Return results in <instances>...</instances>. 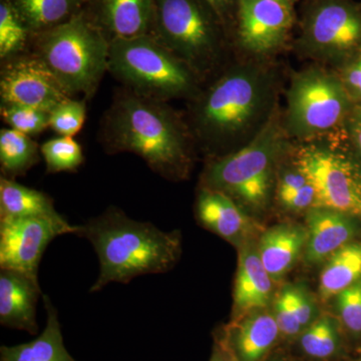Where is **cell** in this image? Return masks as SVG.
Here are the masks:
<instances>
[{"instance_id":"1","label":"cell","mask_w":361,"mask_h":361,"mask_svg":"<svg viewBox=\"0 0 361 361\" xmlns=\"http://www.w3.org/2000/svg\"><path fill=\"white\" fill-rule=\"evenodd\" d=\"M278 94V73L269 63L251 58L240 61L195 97L192 134L209 148L233 153L269 123L279 109Z\"/></svg>"},{"instance_id":"2","label":"cell","mask_w":361,"mask_h":361,"mask_svg":"<svg viewBox=\"0 0 361 361\" xmlns=\"http://www.w3.org/2000/svg\"><path fill=\"white\" fill-rule=\"evenodd\" d=\"M77 235L89 240L99 258V277L90 292L103 290L113 282L129 283L142 275L168 272L182 249L179 232L130 219L116 207L80 225Z\"/></svg>"},{"instance_id":"3","label":"cell","mask_w":361,"mask_h":361,"mask_svg":"<svg viewBox=\"0 0 361 361\" xmlns=\"http://www.w3.org/2000/svg\"><path fill=\"white\" fill-rule=\"evenodd\" d=\"M193 134L163 102L135 94L118 97L104 127L109 152H129L169 179L183 178L191 163Z\"/></svg>"},{"instance_id":"4","label":"cell","mask_w":361,"mask_h":361,"mask_svg":"<svg viewBox=\"0 0 361 361\" xmlns=\"http://www.w3.org/2000/svg\"><path fill=\"white\" fill-rule=\"evenodd\" d=\"M289 141L278 109L248 145L209 163L202 187L223 192L251 208H263L269 201L278 164L290 152Z\"/></svg>"},{"instance_id":"5","label":"cell","mask_w":361,"mask_h":361,"mask_svg":"<svg viewBox=\"0 0 361 361\" xmlns=\"http://www.w3.org/2000/svg\"><path fill=\"white\" fill-rule=\"evenodd\" d=\"M37 37L42 59L68 96H90L109 71L110 39L84 11Z\"/></svg>"},{"instance_id":"6","label":"cell","mask_w":361,"mask_h":361,"mask_svg":"<svg viewBox=\"0 0 361 361\" xmlns=\"http://www.w3.org/2000/svg\"><path fill=\"white\" fill-rule=\"evenodd\" d=\"M353 106L336 71L314 65L292 73L282 127L303 142L341 132Z\"/></svg>"},{"instance_id":"7","label":"cell","mask_w":361,"mask_h":361,"mask_svg":"<svg viewBox=\"0 0 361 361\" xmlns=\"http://www.w3.org/2000/svg\"><path fill=\"white\" fill-rule=\"evenodd\" d=\"M109 71L135 94L156 101L200 92V78L152 35L111 40Z\"/></svg>"},{"instance_id":"8","label":"cell","mask_w":361,"mask_h":361,"mask_svg":"<svg viewBox=\"0 0 361 361\" xmlns=\"http://www.w3.org/2000/svg\"><path fill=\"white\" fill-rule=\"evenodd\" d=\"M224 30L204 0H155L152 35L200 80L220 65Z\"/></svg>"},{"instance_id":"9","label":"cell","mask_w":361,"mask_h":361,"mask_svg":"<svg viewBox=\"0 0 361 361\" xmlns=\"http://www.w3.org/2000/svg\"><path fill=\"white\" fill-rule=\"evenodd\" d=\"M296 49L317 65L341 68L361 51V4L351 0L311 1Z\"/></svg>"},{"instance_id":"10","label":"cell","mask_w":361,"mask_h":361,"mask_svg":"<svg viewBox=\"0 0 361 361\" xmlns=\"http://www.w3.org/2000/svg\"><path fill=\"white\" fill-rule=\"evenodd\" d=\"M336 142L334 134L301 142L294 161L314 188V207L361 219V172Z\"/></svg>"},{"instance_id":"11","label":"cell","mask_w":361,"mask_h":361,"mask_svg":"<svg viewBox=\"0 0 361 361\" xmlns=\"http://www.w3.org/2000/svg\"><path fill=\"white\" fill-rule=\"evenodd\" d=\"M235 20L240 49L249 58L267 61L284 49L295 16L277 0H238Z\"/></svg>"},{"instance_id":"12","label":"cell","mask_w":361,"mask_h":361,"mask_svg":"<svg viewBox=\"0 0 361 361\" xmlns=\"http://www.w3.org/2000/svg\"><path fill=\"white\" fill-rule=\"evenodd\" d=\"M80 226L65 219L9 218L0 219V268L37 276L40 259L52 240L78 234Z\"/></svg>"},{"instance_id":"13","label":"cell","mask_w":361,"mask_h":361,"mask_svg":"<svg viewBox=\"0 0 361 361\" xmlns=\"http://www.w3.org/2000/svg\"><path fill=\"white\" fill-rule=\"evenodd\" d=\"M0 96L2 104L32 106L47 113L71 97L37 56L14 59L2 68Z\"/></svg>"},{"instance_id":"14","label":"cell","mask_w":361,"mask_h":361,"mask_svg":"<svg viewBox=\"0 0 361 361\" xmlns=\"http://www.w3.org/2000/svg\"><path fill=\"white\" fill-rule=\"evenodd\" d=\"M42 295L39 278L20 271H0V323L11 329L39 331L37 307Z\"/></svg>"},{"instance_id":"15","label":"cell","mask_w":361,"mask_h":361,"mask_svg":"<svg viewBox=\"0 0 361 361\" xmlns=\"http://www.w3.org/2000/svg\"><path fill=\"white\" fill-rule=\"evenodd\" d=\"M356 218L322 207H312L306 214V242L304 257L310 264H319L342 247L351 243L357 233Z\"/></svg>"},{"instance_id":"16","label":"cell","mask_w":361,"mask_h":361,"mask_svg":"<svg viewBox=\"0 0 361 361\" xmlns=\"http://www.w3.org/2000/svg\"><path fill=\"white\" fill-rule=\"evenodd\" d=\"M92 20L111 40L153 35L155 0H92Z\"/></svg>"},{"instance_id":"17","label":"cell","mask_w":361,"mask_h":361,"mask_svg":"<svg viewBox=\"0 0 361 361\" xmlns=\"http://www.w3.org/2000/svg\"><path fill=\"white\" fill-rule=\"evenodd\" d=\"M196 216L206 229L231 243H242L253 229L250 218L236 201L210 188L202 187L199 191Z\"/></svg>"},{"instance_id":"18","label":"cell","mask_w":361,"mask_h":361,"mask_svg":"<svg viewBox=\"0 0 361 361\" xmlns=\"http://www.w3.org/2000/svg\"><path fill=\"white\" fill-rule=\"evenodd\" d=\"M273 281L261 261L258 246L243 244L235 280V312L249 314L264 310L272 297Z\"/></svg>"},{"instance_id":"19","label":"cell","mask_w":361,"mask_h":361,"mask_svg":"<svg viewBox=\"0 0 361 361\" xmlns=\"http://www.w3.org/2000/svg\"><path fill=\"white\" fill-rule=\"evenodd\" d=\"M281 336L274 313H249L223 337L238 361H261Z\"/></svg>"},{"instance_id":"20","label":"cell","mask_w":361,"mask_h":361,"mask_svg":"<svg viewBox=\"0 0 361 361\" xmlns=\"http://www.w3.org/2000/svg\"><path fill=\"white\" fill-rule=\"evenodd\" d=\"M307 242L306 227L281 224L267 230L261 237L258 252L265 269L274 281L295 265Z\"/></svg>"},{"instance_id":"21","label":"cell","mask_w":361,"mask_h":361,"mask_svg":"<svg viewBox=\"0 0 361 361\" xmlns=\"http://www.w3.org/2000/svg\"><path fill=\"white\" fill-rule=\"evenodd\" d=\"M47 325L35 341L16 346H2L0 361H77L63 344L58 311L49 296H44Z\"/></svg>"},{"instance_id":"22","label":"cell","mask_w":361,"mask_h":361,"mask_svg":"<svg viewBox=\"0 0 361 361\" xmlns=\"http://www.w3.org/2000/svg\"><path fill=\"white\" fill-rule=\"evenodd\" d=\"M9 218H63L54 201L37 190L18 184L13 179H0V219Z\"/></svg>"},{"instance_id":"23","label":"cell","mask_w":361,"mask_h":361,"mask_svg":"<svg viewBox=\"0 0 361 361\" xmlns=\"http://www.w3.org/2000/svg\"><path fill=\"white\" fill-rule=\"evenodd\" d=\"M360 279L361 242H351L325 262L320 274V296L323 300H329Z\"/></svg>"},{"instance_id":"24","label":"cell","mask_w":361,"mask_h":361,"mask_svg":"<svg viewBox=\"0 0 361 361\" xmlns=\"http://www.w3.org/2000/svg\"><path fill=\"white\" fill-rule=\"evenodd\" d=\"M32 35L70 20L89 0H8Z\"/></svg>"},{"instance_id":"25","label":"cell","mask_w":361,"mask_h":361,"mask_svg":"<svg viewBox=\"0 0 361 361\" xmlns=\"http://www.w3.org/2000/svg\"><path fill=\"white\" fill-rule=\"evenodd\" d=\"M40 149L30 135L13 129L0 130L2 177L23 176L39 161Z\"/></svg>"},{"instance_id":"26","label":"cell","mask_w":361,"mask_h":361,"mask_svg":"<svg viewBox=\"0 0 361 361\" xmlns=\"http://www.w3.org/2000/svg\"><path fill=\"white\" fill-rule=\"evenodd\" d=\"M299 343L306 355L325 360L336 355L341 343L338 325L331 316L324 315L311 323L299 336Z\"/></svg>"},{"instance_id":"27","label":"cell","mask_w":361,"mask_h":361,"mask_svg":"<svg viewBox=\"0 0 361 361\" xmlns=\"http://www.w3.org/2000/svg\"><path fill=\"white\" fill-rule=\"evenodd\" d=\"M47 173L75 172L85 161L82 147L73 137H54L40 146Z\"/></svg>"},{"instance_id":"28","label":"cell","mask_w":361,"mask_h":361,"mask_svg":"<svg viewBox=\"0 0 361 361\" xmlns=\"http://www.w3.org/2000/svg\"><path fill=\"white\" fill-rule=\"evenodd\" d=\"M32 35L8 0L0 2V58L7 59L23 51Z\"/></svg>"},{"instance_id":"29","label":"cell","mask_w":361,"mask_h":361,"mask_svg":"<svg viewBox=\"0 0 361 361\" xmlns=\"http://www.w3.org/2000/svg\"><path fill=\"white\" fill-rule=\"evenodd\" d=\"M1 116L11 129L30 135L49 128V113L20 104H1Z\"/></svg>"},{"instance_id":"30","label":"cell","mask_w":361,"mask_h":361,"mask_svg":"<svg viewBox=\"0 0 361 361\" xmlns=\"http://www.w3.org/2000/svg\"><path fill=\"white\" fill-rule=\"evenodd\" d=\"M85 114L84 102L68 97L49 113V128L63 137H73L82 130Z\"/></svg>"},{"instance_id":"31","label":"cell","mask_w":361,"mask_h":361,"mask_svg":"<svg viewBox=\"0 0 361 361\" xmlns=\"http://www.w3.org/2000/svg\"><path fill=\"white\" fill-rule=\"evenodd\" d=\"M336 297L339 318L348 331L361 334V279Z\"/></svg>"},{"instance_id":"32","label":"cell","mask_w":361,"mask_h":361,"mask_svg":"<svg viewBox=\"0 0 361 361\" xmlns=\"http://www.w3.org/2000/svg\"><path fill=\"white\" fill-rule=\"evenodd\" d=\"M274 316L276 318L280 334L284 337L300 336L303 331L299 320L295 304H294L292 286H285L275 301Z\"/></svg>"},{"instance_id":"33","label":"cell","mask_w":361,"mask_h":361,"mask_svg":"<svg viewBox=\"0 0 361 361\" xmlns=\"http://www.w3.org/2000/svg\"><path fill=\"white\" fill-rule=\"evenodd\" d=\"M334 71L338 73L353 106L361 109V51Z\"/></svg>"},{"instance_id":"34","label":"cell","mask_w":361,"mask_h":361,"mask_svg":"<svg viewBox=\"0 0 361 361\" xmlns=\"http://www.w3.org/2000/svg\"><path fill=\"white\" fill-rule=\"evenodd\" d=\"M276 196L280 205L292 212L308 211L314 207L315 204V190L311 183L295 191L276 195Z\"/></svg>"},{"instance_id":"35","label":"cell","mask_w":361,"mask_h":361,"mask_svg":"<svg viewBox=\"0 0 361 361\" xmlns=\"http://www.w3.org/2000/svg\"><path fill=\"white\" fill-rule=\"evenodd\" d=\"M292 291H293L294 304H295L297 313H298L299 320H300L303 329H307L311 323L316 320L314 303L308 295L307 292L301 287L292 286Z\"/></svg>"},{"instance_id":"36","label":"cell","mask_w":361,"mask_h":361,"mask_svg":"<svg viewBox=\"0 0 361 361\" xmlns=\"http://www.w3.org/2000/svg\"><path fill=\"white\" fill-rule=\"evenodd\" d=\"M342 134L348 137L356 153L361 159V109L353 108L350 111L343 128Z\"/></svg>"},{"instance_id":"37","label":"cell","mask_w":361,"mask_h":361,"mask_svg":"<svg viewBox=\"0 0 361 361\" xmlns=\"http://www.w3.org/2000/svg\"><path fill=\"white\" fill-rule=\"evenodd\" d=\"M214 13L219 18L225 27L232 25L236 18L237 1L238 0H204Z\"/></svg>"},{"instance_id":"38","label":"cell","mask_w":361,"mask_h":361,"mask_svg":"<svg viewBox=\"0 0 361 361\" xmlns=\"http://www.w3.org/2000/svg\"><path fill=\"white\" fill-rule=\"evenodd\" d=\"M210 361H238L231 349L227 345L224 338H220L214 346L212 357Z\"/></svg>"},{"instance_id":"39","label":"cell","mask_w":361,"mask_h":361,"mask_svg":"<svg viewBox=\"0 0 361 361\" xmlns=\"http://www.w3.org/2000/svg\"><path fill=\"white\" fill-rule=\"evenodd\" d=\"M277 1L281 2V4H285V6L294 8V6H295L297 0H277Z\"/></svg>"}]
</instances>
